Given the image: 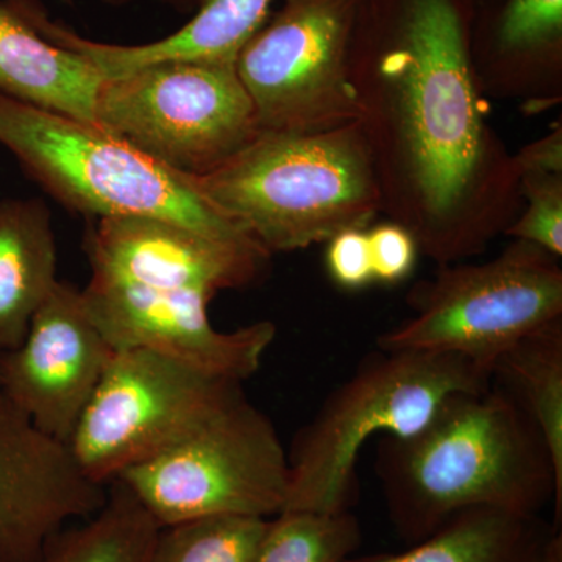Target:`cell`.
<instances>
[{"mask_svg":"<svg viewBox=\"0 0 562 562\" xmlns=\"http://www.w3.org/2000/svg\"><path fill=\"white\" fill-rule=\"evenodd\" d=\"M360 543L351 512L283 509L266 524L251 562H347Z\"/></svg>","mask_w":562,"mask_h":562,"instance_id":"obj_21","label":"cell"},{"mask_svg":"<svg viewBox=\"0 0 562 562\" xmlns=\"http://www.w3.org/2000/svg\"><path fill=\"white\" fill-rule=\"evenodd\" d=\"M347 562H562L561 528L539 514L469 509L405 552Z\"/></svg>","mask_w":562,"mask_h":562,"instance_id":"obj_18","label":"cell"},{"mask_svg":"<svg viewBox=\"0 0 562 562\" xmlns=\"http://www.w3.org/2000/svg\"><path fill=\"white\" fill-rule=\"evenodd\" d=\"M95 125L188 177L213 172L257 138L235 63L169 61L103 79Z\"/></svg>","mask_w":562,"mask_h":562,"instance_id":"obj_8","label":"cell"},{"mask_svg":"<svg viewBox=\"0 0 562 562\" xmlns=\"http://www.w3.org/2000/svg\"><path fill=\"white\" fill-rule=\"evenodd\" d=\"M105 77L87 58L50 43L13 0H0V95L95 125Z\"/></svg>","mask_w":562,"mask_h":562,"instance_id":"obj_16","label":"cell"},{"mask_svg":"<svg viewBox=\"0 0 562 562\" xmlns=\"http://www.w3.org/2000/svg\"><path fill=\"white\" fill-rule=\"evenodd\" d=\"M113 351L81 290L60 280L20 346L0 353V394L41 431L69 443Z\"/></svg>","mask_w":562,"mask_h":562,"instance_id":"obj_12","label":"cell"},{"mask_svg":"<svg viewBox=\"0 0 562 562\" xmlns=\"http://www.w3.org/2000/svg\"><path fill=\"white\" fill-rule=\"evenodd\" d=\"M373 281L397 284L408 279L417 261L416 236L403 224L376 225L368 232Z\"/></svg>","mask_w":562,"mask_h":562,"instance_id":"obj_25","label":"cell"},{"mask_svg":"<svg viewBox=\"0 0 562 562\" xmlns=\"http://www.w3.org/2000/svg\"><path fill=\"white\" fill-rule=\"evenodd\" d=\"M99 2L120 9V7L132 5V3L144 2V0H99ZM149 2L158 3V5L171 9L180 14H188L195 13V10L202 5L203 0H149Z\"/></svg>","mask_w":562,"mask_h":562,"instance_id":"obj_28","label":"cell"},{"mask_svg":"<svg viewBox=\"0 0 562 562\" xmlns=\"http://www.w3.org/2000/svg\"><path fill=\"white\" fill-rule=\"evenodd\" d=\"M195 190L269 254L306 249L364 228L382 180L364 124L317 133H258Z\"/></svg>","mask_w":562,"mask_h":562,"instance_id":"obj_3","label":"cell"},{"mask_svg":"<svg viewBox=\"0 0 562 562\" xmlns=\"http://www.w3.org/2000/svg\"><path fill=\"white\" fill-rule=\"evenodd\" d=\"M91 272L166 291L211 297L249 286L271 258L254 238H217L177 222L121 216L92 220L85 233Z\"/></svg>","mask_w":562,"mask_h":562,"instance_id":"obj_14","label":"cell"},{"mask_svg":"<svg viewBox=\"0 0 562 562\" xmlns=\"http://www.w3.org/2000/svg\"><path fill=\"white\" fill-rule=\"evenodd\" d=\"M327 243L325 261L331 280L338 286L357 291L372 283L371 250L364 228H346Z\"/></svg>","mask_w":562,"mask_h":562,"instance_id":"obj_26","label":"cell"},{"mask_svg":"<svg viewBox=\"0 0 562 562\" xmlns=\"http://www.w3.org/2000/svg\"><path fill=\"white\" fill-rule=\"evenodd\" d=\"M63 2H68V3H69V2H70V0H63Z\"/></svg>","mask_w":562,"mask_h":562,"instance_id":"obj_29","label":"cell"},{"mask_svg":"<svg viewBox=\"0 0 562 562\" xmlns=\"http://www.w3.org/2000/svg\"><path fill=\"white\" fill-rule=\"evenodd\" d=\"M514 168L522 176H558L562 173V131L557 125L549 135L525 147L514 160Z\"/></svg>","mask_w":562,"mask_h":562,"instance_id":"obj_27","label":"cell"},{"mask_svg":"<svg viewBox=\"0 0 562 562\" xmlns=\"http://www.w3.org/2000/svg\"><path fill=\"white\" fill-rule=\"evenodd\" d=\"M491 383V372L460 355L376 349L295 435L283 509L350 512L360 490L357 465L366 442L375 436H412L447 398Z\"/></svg>","mask_w":562,"mask_h":562,"instance_id":"obj_4","label":"cell"},{"mask_svg":"<svg viewBox=\"0 0 562 562\" xmlns=\"http://www.w3.org/2000/svg\"><path fill=\"white\" fill-rule=\"evenodd\" d=\"M375 83H357L368 135L387 136L416 206L419 249L449 265L482 249L468 211L482 195L487 131L452 0H409Z\"/></svg>","mask_w":562,"mask_h":562,"instance_id":"obj_1","label":"cell"},{"mask_svg":"<svg viewBox=\"0 0 562 562\" xmlns=\"http://www.w3.org/2000/svg\"><path fill=\"white\" fill-rule=\"evenodd\" d=\"M491 375L541 431L562 484V319L505 351Z\"/></svg>","mask_w":562,"mask_h":562,"instance_id":"obj_19","label":"cell"},{"mask_svg":"<svg viewBox=\"0 0 562 562\" xmlns=\"http://www.w3.org/2000/svg\"><path fill=\"white\" fill-rule=\"evenodd\" d=\"M0 146L52 198L88 220L157 217L217 238H250L190 177L90 122L0 95Z\"/></svg>","mask_w":562,"mask_h":562,"instance_id":"obj_5","label":"cell"},{"mask_svg":"<svg viewBox=\"0 0 562 562\" xmlns=\"http://www.w3.org/2000/svg\"><path fill=\"white\" fill-rule=\"evenodd\" d=\"M355 0H284L235 66L260 133L335 131L364 117L349 66Z\"/></svg>","mask_w":562,"mask_h":562,"instance_id":"obj_9","label":"cell"},{"mask_svg":"<svg viewBox=\"0 0 562 562\" xmlns=\"http://www.w3.org/2000/svg\"><path fill=\"white\" fill-rule=\"evenodd\" d=\"M109 491L66 442L0 394V562H36L55 536L105 505Z\"/></svg>","mask_w":562,"mask_h":562,"instance_id":"obj_13","label":"cell"},{"mask_svg":"<svg viewBox=\"0 0 562 562\" xmlns=\"http://www.w3.org/2000/svg\"><path fill=\"white\" fill-rule=\"evenodd\" d=\"M114 482L160 528L214 516L271 519L286 505L290 462L268 414L241 391Z\"/></svg>","mask_w":562,"mask_h":562,"instance_id":"obj_6","label":"cell"},{"mask_svg":"<svg viewBox=\"0 0 562 562\" xmlns=\"http://www.w3.org/2000/svg\"><path fill=\"white\" fill-rule=\"evenodd\" d=\"M375 473L402 539L416 543L469 509L539 514L562 484L541 431L503 387L460 392L422 430L383 436Z\"/></svg>","mask_w":562,"mask_h":562,"instance_id":"obj_2","label":"cell"},{"mask_svg":"<svg viewBox=\"0 0 562 562\" xmlns=\"http://www.w3.org/2000/svg\"><path fill=\"white\" fill-rule=\"evenodd\" d=\"M528 209L506 235L553 255H562V173L522 176Z\"/></svg>","mask_w":562,"mask_h":562,"instance_id":"obj_23","label":"cell"},{"mask_svg":"<svg viewBox=\"0 0 562 562\" xmlns=\"http://www.w3.org/2000/svg\"><path fill=\"white\" fill-rule=\"evenodd\" d=\"M271 3L272 0H203L179 31L138 46L83 38L61 22L52 21L47 13L35 18V27L44 38L87 58L102 77L111 79L160 63H235L244 44L268 21Z\"/></svg>","mask_w":562,"mask_h":562,"instance_id":"obj_15","label":"cell"},{"mask_svg":"<svg viewBox=\"0 0 562 562\" xmlns=\"http://www.w3.org/2000/svg\"><path fill=\"white\" fill-rule=\"evenodd\" d=\"M81 295L113 349L154 351L233 382L258 372L277 335L269 321L217 330L209 316L213 297L202 292L154 290L91 272Z\"/></svg>","mask_w":562,"mask_h":562,"instance_id":"obj_11","label":"cell"},{"mask_svg":"<svg viewBox=\"0 0 562 562\" xmlns=\"http://www.w3.org/2000/svg\"><path fill=\"white\" fill-rule=\"evenodd\" d=\"M58 251L49 206L41 199L0 201V353L16 349L57 286Z\"/></svg>","mask_w":562,"mask_h":562,"instance_id":"obj_17","label":"cell"},{"mask_svg":"<svg viewBox=\"0 0 562 562\" xmlns=\"http://www.w3.org/2000/svg\"><path fill=\"white\" fill-rule=\"evenodd\" d=\"M243 391V383L154 351L114 349L68 446L90 479L114 482L180 441Z\"/></svg>","mask_w":562,"mask_h":562,"instance_id":"obj_10","label":"cell"},{"mask_svg":"<svg viewBox=\"0 0 562 562\" xmlns=\"http://www.w3.org/2000/svg\"><path fill=\"white\" fill-rule=\"evenodd\" d=\"M413 316L376 339L384 351H441L492 373L531 333L562 319L557 258L517 241L483 265H446L408 295Z\"/></svg>","mask_w":562,"mask_h":562,"instance_id":"obj_7","label":"cell"},{"mask_svg":"<svg viewBox=\"0 0 562 562\" xmlns=\"http://www.w3.org/2000/svg\"><path fill=\"white\" fill-rule=\"evenodd\" d=\"M562 0H509L498 29L505 52H530L561 38Z\"/></svg>","mask_w":562,"mask_h":562,"instance_id":"obj_24","label":"cell"},{"mask_svg":"<svg viewBox=\"0 0 562 562\" xmlns=\"http://www.w3.org/2000/svg\"><path fill=\"white\" fill-rule=\"evenodd\" d=\"M98 513L69 525L36 562H149L160 525L113 482Z\"/></svg>","mask_w":562,"mask_h":562,"instance_id":"obj_20","label":"cell"},{"mask_svg":"<svg viewBox=\"0 0 562 562\" xmlns=\"http://www.w3.org/2000/svg\"><path fill=\"white\" fill-rule=\"evenodd\" d=\"M268 520L214 516L162 527L149 562H251Z\"/></svg>","mask_w":562,"mask_h":562,"instance_id":"obj_22","label":"cell"}]
</instances>
